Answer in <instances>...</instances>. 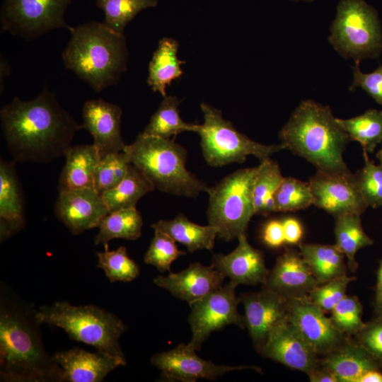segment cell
<instances>
[{
	"instance_id": "cell-1",
	"label": "cell",
	"mask_w": 382,
	"mask_h": 382,
	"mask_svg": "<svg viewBox=\"0 0 382 382\" xmlns=\"http://www.w3.org/2000/svg\"><path fill=\"white\" fill-rule=\"evenodd\" d=\"M0 120L16 163H47L64 156L81 129L47 88L31 100L13 98L1 109Z\"/></svg>"
},
{
	"instance_id": "cell-2",
	"label": "cell",
	"mask_w": 382,
	"mask_h": 382,
	"mask_svg": "<svg viewBox=\"0 0 382 382\" xmlns=\"http://www.w3.org/2000/svg\"><path fill=\"white\" fill-rule=\"evenodd\" d=\"M31 307L1 297L0 376L8 382H62L64 371L45 351Z\"/></svg>"
},
{
	"instance_id": "cell-3",
	"label": "cell",
	"mask_w": 382,
	"mask_h": 382,
	"mask_svg": "<svg viewBox=\"0 0 382 382\" xmlns=\"http://www.w3.org/2000/svg\"><path fill=\"white\" fill-rule=\"evenodd\" d=\"M281 143L293 154L325 173L349 172L343 153L350 141L329 106L302 100L279 132Z\"/></svg>"
},
{
	"instance_id": "cell-4",
	"label": "cell",
	"mask_w": 382,
	"mask_h": 382,
	"mask_svg": "<svg viewBox=\"0 0 382 382\" xmlns=\"http://www.w3.org/2000/svg\"><path fill=\"white\" fill-rule=\"evenodd\" d=\"M128 55L124 34L91 21L73 27L62 57L66 69L100 92L117 83L127 69Z\"/></svg>"
},
{
	"instance_id": "cell-5",
	"label": "cell",
	"mask_w": 382,
	"mask_h": 382,
	"mask_svg": "<svg viewBox=\"0 0 382 382\" xmlns=\"http://www.w3.org/2000/svg\"><path fill=\"white\" fill-rule=\"evenodd\" d=\"M123 151L130 163L161 192L197 197L210 188L187 169V151L173 139L140 133Z\"/></svg>"
},
{
	"instance_id": "cell-6",
	"label": "cell",
	"mask_w": 382,
	"mask_h": 382,
	"mask_svg": "<svg viewBox=\"0 0 382 382\" xmlns=\"http://www.w3.org/2000/svg\"><path fill=\"white\" fill-rule=\"evenodd\" d=\"M35 316L40 324L59 327L71 339L127 363L119 343L127 328L112 313L93 305L74 306L63 301L40 306Z\"/></svg>"
},
{
	"instance_id": "cell-7",
	"label": "cell",
	"mask_w": 382,
	"mask_h": 382,
	"mask_svg": "<svg viewBox=\"0 0 382 382\" xmlns=\"http://www.w3.org/2000/svg\"><path fill=\"white\" fill-rule=\"evenodd\" d=\"M258 166L239 169L210 187L207 212L208 224L217 230V237L230 241L246 234L255 214L253 186Z\"/></svg>"
},
{
	"instance_id": "cell-8",
	"label": "cell",
	"mask_w": 382,
	"mask_h": 382,
	"mask_svg": "<svg viewBox=\"0 0 382 382\" xmlns=\"http://www.w3.org/2000/svg\"><path fill=\"white\" fill-rule=\"evenodd\" d=\"M204 123L197 125L195 132L200 137L202 155L213 167H221L232 163H242L248 156H254L260 162L285 149L279 144L265 145L239 132L225 120L221 111L207 103L200 105Z\"/></svg>"
},
{
	"instance_id": "cell-9",
	"label": "cell",
	"mask_w": 382,
	"mask_h": 382,
	"mask_svg": "<svg viewBox=\"0 0 382 382\" xmlns=\"http://www.w3.org/2000/svg\"><path fill=\"white\" fill-rule=\"evenodd\" d=\"M328 41L345 59L376 57L382 50V33L376 10L364 0H340Z\"/></svg>"
},
{
	"instance_id": "cell-10",
	"label": "cell",
	"mask_w": 382,
	"mask_h": 382,
	"mask_svg": "<svg viewBox=\"0 0 382 382\" xmlns=\"http://www.w3.org/2000/svg\"><path fill=\"white\" fill-rule=\"evenodd\" d=\"M71 0H3L1 32L30 40L59 28L73 27L64 18Z\"/></svg>"
},
{
	"instance_id": "cell-11",
	"label": "cell",
	"mask_w": 382,
	"mask_h": 382,
	"mask_svg": "<svg viewBox=\"0 0 382 382\" xmlns=\"http://www.w3.org/2000/svg\"><path fill=\"white\" fill-rule=\"evenodd\" d=\"M237 286L229 282L190 305L191 312L188 322L192 337L187 344L189 347L200 350L202 343L212 332L226 326L234 325L241 329L245 328V317L238 311L241 299L236 295Z\"/></svg>"
},
{
	"instance_id": "cell-12",
	"label": "cell",
	"mask_w": 382,
	"mask_h": 382,
	"mask_svg": "<svg viewBox=\"0 0 382 382\" xmlns=\"http://www.w3.org/2000/svg\"><path fill=\"white\" fill-rule=\"evenodd\" d=\"M153 366L161 370L162 378L168 381L195 382L198 379L216 380L227 372L245 369L260 371L253 366L218 365L199 357L187 344L155 354L151 358Z\"/></svg>"
},
{
	"instance_id": "cell-13",
	"label": "cell",
	"mask_w": 382,
	"mask_h": 382,
	"mask_svg": "<svg viewBox=\"0 0 382 382\" xmlns=\"http://www.w3.org/2000/svg\"><path fill=\"white\" fill-rule=\"evenodd\" d=\"M314 197L313 205L337 217L355 213L361 214L368 208L358 188L355 175L317 170L308 181Z\"/></svg>"
},
{
	"instance_id": "cell-14",
	"label": "cell",
	"mask_w": 382,
	"mask_h": 382,
	"mask_svg": "<svg viewBox=\"0 0 382 382\" xmlns=\"http://www.w3.org/2000/svg\"><path fill=\"white\" fill-rule=\"evenodd\" d=\"M288 307L290 321L318 354H326L346 340L308 296L288 299Z\"/></svg>"
},
{
	"instance_id": "cell-15",
	"label": "cell",
	"mask_w": 382,
	"mask_h": 382,
	"mask_svg": "<svg viewBox=\"0 0 382 382\" xmlns=\"http://www.w3.org/2000/svg\"><path fill=\"white\" fill-rule=\"evenodd\" d=\"M239 297L244 307L245 328L260 353L272 330L289 317L288 299L264 288Z\"/></svg>"
},
{
	"instance_id": "cell-16",
	"label": "cell",
	"mask_w": 382,
	"mask_h": 382,
	"mask_svg": "<svg viewBox=\"0 0 382 382\" xmlns=\"http://www.w3.org/2000/svg\"><path fill=\"white\" fill-rule=\"evenodd\" d=\"M260 354L306 374L320 364L318 354L304 339L289 317L272 330Z\"/></svg>"
},
{
	"instance_id": "cell-17",
	"label": "cell",
	"mask_w": 382,
	"mask_h": 382,
	"mask_svg": "<svg viewBox=\"0 0 382 382\" xmlns=\"http://www.w3.org/2000/svg\"><path fill=\"white\" fill-rule=\"evenodd\" d=\"M54 213L71 233L78 235L97 227L109 210L99 193L84 187L59 192Z\"/></svg>"
},
{
	"instance_id": "cell-18",
	"label": "cell",
	"mask_w": 382,
	"mask_h": 382,
	"mask_svg": "<svg viewBox=\"0 0 382 382\" xmlns=\"http://www.w3.org/2000/svg\"><path fill=\"white\" fill-rule=\"evenodd\" d=\"M122 115L119 105L101 98L86 100L83 105L81 129L91 134L101 158L124 150L126 144L121 134Z\"/></svg>"
},
{
	"instance_id": "cell-19",
	"label": "cell",
	"mask_w": 382,
	"mask_h": 382,
	"mask_svg": "<svg viewBox=\"0 0 382 382\" xmlns=\"http://www.w3.org/2000/svg\"><path fill=\"white\" fill-rule=\"evenodd\" d=\"M224 279L212 265L194 262L179 272L157 276L154 283L190 305L221 287Z\"/></svg>"
},
{
	"instance_id": "cell-20",
	"label": "cell",
	"mask_w": 382,
	"mask_h": 382,
	"mask_svg": "<svg viewBox=\"0 0 382 382\" xmlns=\"http://www.w3.org/2000/svg\"><path fill=\"white\" fill-rule=\"evenodd\" d=\"M237 247L230 253L214 254L212 265L236 284H263L270 270L267 268L262 252L253 248L246 234L238 238Z\"/></svg>"
},
{
	"instance_id": "cell-21",
	"label": "cell",
	"mask_w": 382,
	"mask_h": 382,
	"mask_svg": "<svg viewBox=\"0 0 382 382\" xmlns=\"http://www.w3.org/2000/svg\"><path fill=\"white\" fill-rule=\"evenodd\" d=\"M318 285L301 253L288 250L277 258L262 288L290 299L308 296Z\"/></svg>"
},
{
	"instance_id": "cell-22",
	"label": "cell",
	"mask_w": 382,
	"mask_h": 382,
	"mask_svg": "<svg viewBox=\"0 0 382 382\" xmlns=\"http://www.w3.org/2000/svg\"><path fill=\"white\" fill-rule=\"evenodd\" d=\"M64 371V381L100 382L113 369L126 362L97 352L73 349L57 352L52 356Z\"/></svg>"
},
{
	"instance_id": "cell-23",
	"label": "cell",
	"mask_w": 382,
	"mask_h": 382,
	"mask_svg": "<svg viewBox=\"0 0 382 382\" xmlns=\"http://www.w3.org/2000/svg\"><path fill=\"white\" fill-rule=\"evenodd\" d=\"M15 161L0 159V241H6L25 225L24 199Z\"/></svg>"
},
{
	"instance_id": "cell-24",
	"label": "cell",
	"mask_w": 382,
	"mask_h": 382,
	"mask_svg": "<svg viewBox=\"0 0 382 382\" xmlns=\"http://www.w3.org/2000/svg\"><path fill=\"white\" fill-rule=\"evenodd\" d=\"M320 364L328 368L338 382H359L366 371L382 368L357 342L347 339L325 354Z\"/></svg>"
},
{
	"instance_id": "cell-25",
	"label": "cell",
	"mask_w": 382,
	"mask_h": 382,
	"mask_svg": "<svg viewBox=\"0 0 382 382\" xmlns=\"http://www.w3.org/2000/svg\"><path fill=\"white\" fill-rule=\"evenodd\" d=\"M64 156L65 164L59 178V192L93 188L94 173L101 159L96 146L93 144L71 146Z\"/></svg>"
},
{
	"instance_id": "cell-26",
	"label": "cell",
	"mask_w": 382,
	"mask_h": 382,
	"mask_svg": "<svg viewBox=\"0 0 382 382\" xmlns=\"http://www.w3.org/2000/svg\"><path fill=\"white\" fill-rule=\"evenodd\" d=\"M178 43L170 37L162 38L149 64L147 83L154 92L166 96V88L173 81L181 76V65L178 57Z\"/></svg>"
},
{
	"instance_id": "cell-27",
	"label": "cell",
	"mask_w": 382,
	"mask_h": 382,
	"mask_svg": "<svg viewBox=\"0 0 382 382\" xmlns=\"http://www.w3.org/2000/svg\"><path fill=\"white\" fill-rule=\"evenodd\" d=\"M151 228L166 233L175 242L184 245L190 253L203 249L212 250L217 237L214 226L195 224L182 214L170 220H159L153 224Z\"/></svg>"
},
{
	"instance_id": "cell-28",
	"label": "cell",
	"mask_w": 382,
	"mask_h": 382,
	"mask_svg": "<svg viewBox=\"0 0 382 382\" xmlns=\"http://www.w3.org/2000/svg\"><path fill=\"white\" fill-rule=\"evenodd\" d=\"M299 249L319 284L346 274L345 255L335 244H300Z\"/></svg>"
},
{
	"instance_id": "cell-29",
	"label": "cell",
	"mask_w": 382,
	"mask_h": 382,
	"mask_svg": "<svg viewBox=\"0 0 382 382\" xmlns=\"http://www.w3.org/2000/svg\"><path fill=\"white\" fill-rule=\"evenodd\" d=\"M143 220L136 207L109 212L99 222L96 245L102 244L108 250L109 242L115 238L137 240L141 234Z\"/></svg>"
},
{
	"instance_id": "cell-30",
	"label": "cell",
	"mask_w": 382,
	"mask_h": 382,
	"mask_svg": "<svg viewBox=\"0 0 382 382\" xmlns=\"http://www.w3.org/2000/svg\"><path fill=\"white\" fill-rule=\"evenodd\" d=\"M360 216L348 213L335 217V245L347 257L348 267L352 272L358 267L355 258L358 250L374 243L362 227Z\"/></svg>"
},
{
	"instance_id": "cell-31",
	"label": "cell",
	"mask_w": 382,
	"mask_h": 382,
	"mask_svg": "<svg viewBox=\"0 0 382 382\" xmlns=\"http://www.w3.org/2000/svg\"><path fill=\"white\" fill-rule=\"evenodd\" d=\"M155 190L143 173L132 163L124 179L101 195L109 212L135 207L145 195Z\"/></svg>"
},
{
	"instance_id": "cell-32",
	"label": "cell",
	"mask_w": 382,
	"mask_h": 382,
	"mask_svg": "<svg viewBox=\"0 0 382 382\" xmlns=\"http://www.w3.org/2000/svg\"><path fill=\"white\" fill-rule=\"evenodd\" d=\"M180 100L176 96H166L157 110L151 117L143 134L170 139L183 132H194L197 124L182 120L178 109Z\"/></svg>"
},
{
	"instance_id": "cell-33",
	"label": "cell",
	"mask_w": 382,
	"mask_h": 382,
	"mask_svg": "<svg viewBox=\"0 0 382 382\" xmlns=\"http://www.w3.org/2000/svg\"><path fill=\"white\" fill-rule=\"evenodd\" d=\"M340 126L350 140L359 142L364 153H373L382 141V111L370 109L363 114L349 118H337Z\"/></svg>"
},
{
	"instance_id": "cell-34",
	"label": "cell",
	"mask_w": 382,
	"mask_h": 382,
	"mask_svg": "<svg viewBox=\"0 0 382 382\" xmlns=\"http://www.w3.org/2000/svg\"><path fill=\"white\" fill-rule=\"evenodd\" d=\"M283 178L276 161L270 158L260 163L253 186L255 214L275 212L274 197Z\"/></svg>"
},
{
	"instance_id": "cell-35",
	"label": "cell",
	"mask_w": 382,
	"mask_h": 382,
	"mask_svg": "<svg viewBox=\"0 0 382 382\" xmlns=\"http://www.w3.org/2000/svg\"><path fill=\"white\" fill-rule=\"evenodd\" d=\"M157 4L158 0H96L97 6L104 13L102 23L112 30L122 34L137 14Z\"/></svg>"
},
{
	"instance_id": "cell-36",
	"label": "cell",
	"mask_w": 382,
	"mask_h": 382,
	"mask_svg": "<svg viewBox=\"0 0 382 382\" xmlns=\"http://www.w3.org/2000/svg\"><path fill=\"white\" fill-rule=\"evenodd\" d=\"M275 212H296L314 204V197L308 182L284 178L274 194Z\"/></svg>"
},
{
	"instance_id": "cell-37",
	"label": "cell",
	"mask_w": 382,
	"mask_h": 382,
	"mask_svg": "<svg viewBox=\"0 0 382 382\" xmlns=\"http://www.w3.org/2000/svg\"><path fill=\"white\" fill-rule=\"evenodd\" d=\"M131 165L124 151L110 153L101 158L93 177V189L100 195L117 185L126 176Z\"/></svg>"
},
{
	"instance_id": "cell-38",
	"label": "cell",
	"mask_w": 382,
	"mask_h": 382,
	"mask_svg": "<svg viewBox=\"0 0 382 382\" xmlns=\"http://www.w3.org/2000/svg\"><path fill=\"white\" fill-rule=\"evenodd\" d=\"M97 256L98 267L104 271L111 283L129 282L135 279L140 274L139 265L129 257L124 246L114 250L98 252Z\"/></svg>"
},
{
	"instance_id": "cell-39",
	"label": "cell",
	"mask_w": 382,
	"mask_h": 382,
	"mask_svg": "<svg viewBox=\"0 0 382 382\" xmlns=\"http://www.w3.org/2000/svg\"><path fill=\"white\" fill-rule=\"evenodd\" d=\"M186 253L178 248L175 241L166 233L154 229V236L145 253L144 261L160 272H170L172 262Z\"/></svg>"
},
{
	"instance_id": "cell-40",
	"label": "cell",
	"mask_w": 382,
	"mask_h": 382,
	"mask_svg": "<svg viewBox=\"0 0 382 382\" xmlns=\"http://www.w3.org/2000/svg\"><path fill=\"white\" fill-rule=\"evenodd\" d=\"M363 306L356 296H345L331 311L334 325L345 336L357 335L365 325Z\"/></svg>"
},
{
	"instance_id": "cell-41",
	"label": "cell",
	"mask_w": 382,
	"mask_h": 382,
	"mask_svg": "<svg viewBox=\"0 0 382 382\" xmlns=\"http://www.w3.org/2000/svg\"><path fill=\"white\" fill-rule=\"evenodd\" d=\"M364 166L355 173L360 193L368 207H382V166L376 165L364 153Z\"/></svg>"
},
{
	"instance_id": "cell-42",
	"label": "cell",
	"mask_w": 382,
	"mask_h": 382,
	"mask_svg": "<svg viewBox=\"0 0 382 382\" xmlns=\"http://www.w3.org/2000/svg\"><path fill=\"white\" fill-rule=\"evenodd\" d=\"M356 279L355 277L343 275L328 282L318 285L308 295L315 304L325 313L331 312L335 306L346 296L348 285Z\"/></svg>"
},
{
	"instance_id": "cell-43",
	"label": "cell",
	"mask_w": 382,
	"mask_h": 382,
	"mask_svg": "<svg viewBox=\"0 0 382 382\" xmlns=\"http://www.w3.org/2000/svg\"><path fill=\"white\" fill-rule=\"evenodd\" d=\"M356 337L357 342L382 366V316L366 323Z\"/></svg>"
},
{
	"instance_id": "cell-44",
	"label": "cell",
	"mask_w": 382,
	"mask_h": 382,
	"mask_svg": "<svg viewBox=\"0 0 382 382\" xmlns=\"http://www.w3.org/2000/svg\"><path fill=\"white\" fill-rule=\"evenodd\" d=\"M359 62L353 66V81L349 90L361 88L377 103L382 105V66L373 72L364 74L360 71Z\"/></svg>"
},
{
	"instance_id": "cell-45",
	"label": "cell",
	"mask_w": 382,
	"mask_h": 382,
	"mask_svg": "<svg viewBox=\"0 0 382 382\" xmlns=\"http://www.w3.org/2000/svg\"><path fill=\"white\" fill-rule=\"evenodd\" d=\"M262 239L271 248H278L285 243L282 221L274 219L266 223L262 230Z\"/></svg>"
},
{
	"instance_id": "cell-46",
	"label": "cell",
	"mask_w": 382,
	"mask_h": 382,
	"mask_svg": "<svg viewBox=\"0 0 382 382\" xmlns=\"http://www.w3.org/2000/svg\"><path fill=\"white\" fill-rule=\"evenodd\" d=\"M285 243L294 245L299 243L303 236V228L299 220L287 217L282 220Z\"/></svg>"
},
{
	"instance_id": "cell-47",
	"label": "cell",
	"mask_w": 382,
	"mask_h": 382,
	"mask_svg": "<svg viewBox=\"0 0 382 382\" xmlns=\"http://www.w3.org/2000/svg\"><path fill=\"white\" fill-rule=\"evenodd\" d=\"M307 375L311 382H338L335 376L320 364Z\"/></svg>"
},
{
	"instance_id": "cell-48",
	"label": "cell",
	"mask_w": 382,
	"mask_h": 382,
	"mask_svg": "<svg viewBox=\"0 0 382 382\" xmlns=\"http://www.w3.org/2000/svg\"><path fill=\"white\" fill-rule=\"evenodd\" d=\"M374 306L376 317L382 316V260L379 263L377 272V282Z\"/></svg>"
},
{
	"instance_id": "cell-49",
	"label": "cell",
	"mask_w": 382,
	"mask_h": 382,
	"mask_svg": "<svg viewBox=\"0 0 382 382\" xmlns=\"http://www.w3.org/2000/svg\"><path fill=\"white\" fill-rule=\"evenodd\" d=\"M359 382H382V372L379 369H371L366 371Z\"/></svg>"
},
{
	"instance_id": "cell-50",
	"label": "cell",
	"mask_w": 382,
	"mask_h": 382,
	"mask_svg": "<svg viewBox=\"0 0 382 382\" xmlns=\"http://www.w3.org/2000/svg\"><path fill=\"white\" fill-rule=\"evenodd\" d=\"M0 82H1V88L2 86L3 81L5 79V77L10 75L11 69V66L9 65L8 61L7 59L1 54V60H0Z\"/></svg>"
},
{
	"instance_id": "cell-51",
	"label": "cell",
	"mask_w": 382,
	"mask_h": 382,
	"mask_svg": "<svg viewBox=\"0 0 382 382\" xmlns=\"http://www.w3.org/2000/svg\"><path fill=\"white\" fill-rule=\"evenodd\" d=\"M376 158L380 162V164L382 166V146L381 149L376 154Z\"/></svg>"
},
{
	"instance_id": "cell-52",
	"label": "cell",
	"mask_w": 382,
	"mask_h": 382,
	"mask_svg": "<svg viewBox=\"0 0 382 382\" xmlns=\"http://www.w3.org/2000/svg\"><path fill=\"white\" fill-rule=\"evenodd\" d=\"M292 1H308V2H311L313 0H292Z\"/></svg>"
}]
</instances>
